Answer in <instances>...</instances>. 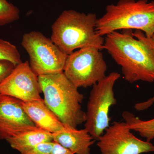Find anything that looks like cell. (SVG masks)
<instances>
[{
	"label": "cell",
	"instance_id": "10",
	"mask_svg": "<svg viewBox=\"0 0 154 154\" xmlns=\"http://www.w3.org/2000/svg\"><path fill=\"white\" fill-rule=\"evenodd\" d=\"M22 101L0 94V140L7 141L36 127L25 113Z\"/></svg>",
	"mask_w": 154,
	"mask_h": 154
},
{
	"label": "cell",
	"instance_id": "11",
	"mask_svg": "<svg viewBox=\"0 0 154 154\" xmlns=\"http://www.w3.org/2000/svg\"><path fill=\"white\" fill-rule=\"evenodd\" d=\"M52 136L54 141L74 154H91V146L96 141L85 128L79 130L66 125Z\"/></svg>",
	"mask_w": 154,
	"mask_h": 154
},
{
	"label": "cell",
	"instance_id": "1",
	"mask_svg": "<svg viewBox=\"0 0 154 154\" xmlns=\"http://www.w3.org/2000/svg\"><path fill=\"white\" fill-rule=\"evenodd\" d=\"M106 35L104 49L121 67L125 79L154 82V45L140 30H123Z\"/></svg>",
	"mask_w": 154,
	"mask_h": 154
},
{
	"label": "cell",
	"instance_id": "17",
	"mask_svg": "<svg viewBox=\"0 0 154 154\" xmlns=\"http://www.w3.org/2000/svg\"><path fill=\"white\" fill-rule=\"evenodd\" d=\"M53 141L39 144L28 151L19 154H50L52 150Z\"/></svg>",
	"mask_w": 154,
	"mask_h": 154
},
{
	"label": "cell",
	"instance_id": "15",
	"mask_svg": "<svg viewBox=\"0 0 154 154\" xmlns=\"http://www.w3.org/2000/svg\"><path fill=\"white\" fill-rule=\"evenodd\" d=\"M20 18V11L17 7L8 0H0V26L11 24Z\"/></svg>",
	"mask_w": 154,
	"mask_h": 154
},
{
	"label": "cell",
	"instance_id": "12",
	"mask_svg": "<svg viewBox=\"0 0 154 154\" xmlns=\"http://www.w3.org/2000/svg\"><path fill=\"white\" fill-rule=\"evenodd\" d=\"M22 107L35 126L54 133L63 128L65 125L48 108L43 99L22 102Z\"/></svg>",
	"mask_w": 154,
	"mask_h": 154
},
{
	"label": "cell",
	"instance_id": "8",
	"mask_svg": "<svg viewBox=\"0 0 154 154\" xmlns=\"http://www.w3.org/2000/svg\"><path fill=\"white\" fill-rule=\"evenodd\" d=\"M125 122H114L97 140L101 154H141L154 152L150 142L137 137Z\"/></svg>",
	"mask_w": 154,
	"mask_h": 154
},
{
	"label": "cell",
	"instance_id": "5",
	"mask_svg": "<svg viewBox=\"0 0 154 154\" xmlns=\"http://www.w3.org/2000/svg\"><path fill=\"white\" fill-rule=\"evenodd\" d=\"M121 75L112 72L92 86L86 113L85 128L96 141L110 126V107L117 104L114 94V85Z\"/></svg>",
	"mask_w": 154,
	"mask_h": 154
},
{
	"label": "cell",
	"instance_id": "14",
	"mask_svg": "<svg viewBox=\"0 0 154 154\" xmlns=\"http://www.w3.org/2000/svg\"><path fill=\"white\" fill-rule=\"evenodd\" d=\"M122 116L131 130L137 132L147 141L150 142L154 139V118L149 120H142L128 111H124Z\"/></svg>",
	"mask_w": 154,
	"mask_h": 154
},
{
	"label": "cell",
	"instance_id": "9",
	"mask_svg": "<svg viewBox=\"0 0 154 154\" xmlns=\"http://www.w3.org/2000/svg\"><path fill=\"white\" fill-rule=\"evenodd\" d=\"M38 76L31 69L29 61L19 64L0 84V94L12 96L22 102L42 99Z\"/></svg>",
	"mask_w": 154,
	"mask_h": 154
},
{
	"label": "cell",
	"instance_id": "18",
	"mask_svg": "<svg viewBox=\"0 0 154 154\" xmlns=\"http://www.w3.org/2000/svg\"><path fill=\"white\" fill-rule=\"evenodd\" d=\"M15 67L8 61L0 60V84L11 73Z\"/></svg>",
	"mask_w": 154,
	"mask_h": 154
},
{
	"label": "cell",
	"instance_id": "6",
	"mask_svg": "<svg viewBox=\"0 0 154 154\" xmlns=\"http://www.w3.org/2000/svg\"><path fill=\"white\" fill-rule=\"evenodd\" d=\"M22 45L29 55L31 69L37 76L63 71L67 54L41 32L33 30L25 33Z\"/></svg>",
	"mask_w": 154,
	"mask_h": 154
},
{
	"label": "cell",
	"instance_id": "2",
	"mask_svg": "<svg viewBox=\"0 0 154 154\" xmlns=\"http://www.w3.org/2000/svg\"><path fill=\"white\" fill-rule=\"evenodd\" d=\"M38 79L45 103L64 125L77 128L85 122L81 105L84 95L63 72L38 76Z\"/></svg>",
	"mask_w": 154,
	"mask_h": 154
},
{
	"label": "cell",
	"instance_id": "20",
	"mask_svg": "<svg viewBox=\"0 0 154 154\" xmlns=\"http://www.w3.org/2000/svg\"><path fill=\"white\" fill-rule=\"evenodd\" d=\"M154 104V96L146 101L141 103V106L144 110H147Z\"/></svg>",
	"mask_w": 154,
	"mask_h": 154
},
{
	"label": "cell",
	"instance_id": "4",
	"mask_svg": "<svg viewBox=\"0 0 154 154\" xmlns=\"http://www.w3.org/2000/svg\"><path fill=\"white\" fill-rule=\"evenodd\" d=\"M140 30L147 38L154 35V1L119 0L106 6L105 13L96 21L99 36L120 30Z\"/></svg>",
	"mask_w": 154,
	"mask_h": 154
},
{
	"label": "cell",
	"instance_id": "3",
	"mask_svg": "<svg viewBox=\"0 0 154 154\" xmlns=\"http://www.w3.org/2000/svg\"><path fill=\"white\" fill-rule=\"evenodd\" d=\"M97 19L93 13L65 10L53 24L51 39L67 55L86 47L104 49L105 38L96 32Z\"/></svg>",
	"mask_w": 154,
	"mask_h": 154
},
{
	"label": "cell",
	"instance_id": "21",
	"mask_svg": "<svg viewBox=\"0 0 154 154\" xmlns=\"http://www.w3.org/2000/svg\"><path fill=\"white\" fill-rule=\"evenodd\" d=\"M149 41H150V42L152 43V44L154 45V35L152 38H149Z\"/></svg>",
	"mask_w": 154,
	"mask_h": 154
},
{
	"label": "cell",
	"instance_id": "16",
	"mask_svg": "<svg viewBox=\"0 0 154 154\" xmlns=\"http://www.w3.org/2000/svg\"><path fill=\"white\" fill-rule=\"evenodd\" d=\"M0 60L11 62L15 66L22 62L17 47L8 41L0 38Z\"/></svg>",
	"mask_w": 154,
	"mask_h": 154
},
{
	"label": "cell",
	"instance_id": "19",
	"mask_svg": "<svg viewBox=\"0 0 154 154\" xmlns=\"http://www.w3.org/2000/svg\"><path fill=\"white\" fill-rule=\"evenodd\" d=\"M50 154H74L70 151L64 147L57 143L53 141V146Z\"/></svg>",
	"mask_w": 154,
	"mask_h": 154
},
{
	"label": "cell",
	"instance_id": "7",
	"mask_svg": "<svg viewBox=\"0 0 154 154\" xmlns=\"http://www.w3.org/2000/svg\"><path fill=\"white\" fill-rule=\"evenodd\" d=\"M100 50L86 47L68 55L63 72L77 88L93 86L106 76L107 65Z\"/></svg>",
	"mask_w": 154,
	"mask_h": 154
},
{
	"label": "cell",
	"instance_id": "13",
	"mask_svg": "<svg viewBox=\"0 0 154 154\" xmlns=\"http://www.w3.org/2000/svg\"><path fill=\"white\" fill-rule=\"evenodd\" d=\"M7 141L19 153L28 151L39 144L53 141L52 133L38 127L20 133Z\"/></svg>",
	"mask_w": 154,
	"mask_h": 154
}]
</instances>
